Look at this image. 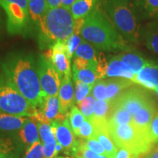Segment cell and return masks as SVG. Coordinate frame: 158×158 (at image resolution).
Returning <instances> with one entry per match:
<instances>
[{"mask_svg": "<svg viewBox=\"0 0 158 158\" xmlns=\"http://www.w3.org/2000/svg\"><path fill=\"white\" fill-rule=\"evenodd\" d=\"M5 76L19 92L37 108L45 95L41 89L37 64L34 54L25 51L9 52L0 62Z\"/></svg>", "mask_w": 158, "mask_h": 158, "instance_id": "6da1fadb", "label": "cell"}, {"mask_svg": "<svg viewBox=\"0 0 158 158\" xmlns=\"http://www.w3.org/2000/svg\"><path fill=\"white\" fill-rule=\"evenodd\" d=\"M80 35L98 50L126 51L130 49L126 40L115 28L100 5L84 19Z\"/></svg>", "mask_w": 158, "mask_h": 158, "instance_id": "7a4b0ae2", "label": "cell"}, {"mask_svg": "<svg viewBox=\"0 0 158 158\" xmlns=\"http://www.w3.org/2000/svg\"><path fill=\"white\" fill-rule=\"evenodd\" d=\"M39 26L40 46L50 48L56 42L66 41L73 34L75 19L70 10L61 6L48 9Z\"/></svg>", "mask_w": 158, "mask_h": 158, "instance_id": "3957f363", "label": "cell"}, {"mask_svg": "<svg viewBox=\"0 0 158 158\" xmlns=\"http://www.w3.org/2000/svg\"><path fill=\"white\" fill-rule=\"evenodd\" d=\"M101 5L122 37L131 43H138L141 31L131 0H102Z\"/></svg>", "mask_w": 158, "mask_h": 158, "instance_id": "277c9868", "label": "cell"}, {"mask_svg": "<svg viewBox=\"0 0 158 158\" xmlns=\"http://www.w3.org/2000/svg\"><path fill=\"white\" fill-rule=\"evenodd\" d=\"M108 128L110 138L118 149H125L143 156L154 147L151 140L138 130L133 123L108 124Z\"/></svg>", "mask_w": 158, "mask_h": 158, "instance_id": "5b68a950", "label": "cell"}, {"mask_svg": "<svg viewBox=\"0 0 158 158\" xmlns=\"http://www.w3.org/2000/svg\"><path fill=\"white\" fill-rule=\"evenodd\" d=\"M35 110L5 75H0V112L30 118Z\"/></svg>", "mask_w": 158, "mask_h": 158, "instance_id": "8992f818", "label": "cell"}, {"mask_svg": "<svg viewBox=\"0 0 158 158\" xmlns=\"http://www.w3.org/2000/svg\"><path fill=\"white\" fill-rule=\"evenodd\" d=\"M0 7L7 15V29L10 35L23 34L27 31L31 19L29 11L16 3L5 0H0Z\"/></svg>", "mask_w": 158, "mask_h": 158, "instance_id": "52a82bcc", "label": "cell"}, {"mask_svg": "<svg viewBox=\"0 0 158 158\" xmlns=\"http://www.w3.org/2000/svg\"><path fill=\"white\" fill-rule=\"evenodd\" d=\"M40 82L45 96H58L61 85L59 75L50 60L40 54L37 61Z\"/></svg>", "mask_w": 158, "mask_h": 158, "instance_id": "ba28073f", "label": "cell"}, {"mask_svg": "<svg viewBox=\"0 0 158 158\" xmlns=\"http://www.w3.org/2000/svg\"><path fill=\"white\" fill-rule=\"evenodd\" d=\"M152 100L147 90L134 86L124 89L112 101V106L124 108L133 116L141 108Z\"/></svg>", "mask_w": 158, "mask_h": 158, "instance_id": "9c48e42d", "label": "cell"}, {"mask_svg": "<svg viewBox=\"0 0 158 158\" xmlns=\"http://www.w3.org/2000/svg\"><path fill=\"white\" fill-rule=\"evenodd\" d=\"M68 117L69 115L60 112L58 96H45L30 118L35 122L51 124L54 122H63Z\"/></svg>", "mask_w": 158, "mask_h": 158, "instance_id": "30bf717a", "label": "cell"}, {"mask_svg": "<svg viewBox=\"0 0 158 158\" xmlns=\"http://www.w3.org/2000/svg\"><path fill=\"white\" fill-rule=\"evenodd\" d=\"M45 56L50 60L62 79L64 76H72L70 59L67 51L65 41H59L44 53Z\"/></svg>", "mask_w": 158, "mask_h": 158, "instance_id": "8fae6325", "label": "cell"}, {"mask_svg": "<svg viewBox=\"0 0 158 158\" xmlns=\"http://www.w3.org/2000/svg\"><path fill=\"white\" fill-rule=\"evenodd\" d=\"M94 128V135L101 143L108 158H114L118 152V148L114 143L108 132L107 118L92 117V119Z\"/></svg>", "mask_w": 158, "mask_h": 158, "instance_id": "7c38bea8", "label": "cell"}, {"mask_svg": "<svg viewBox=\"0 0 158 158\" xmlns=\"http://www.w3.org/2000/svg\"><path fill=\"white\" fill-rule=\"evenodd\" d=\"M158 112L157 106L154 100L141 108L133 115V124L143 135L150 139V125L153 118ZM151 140V139H150Z\"/></svg>", "mask_w": 158, "mask_h": 158, "instance_id": "4fadbf2b", "label": "cell"}, {"mask_svg": "<svg viewBox=\"0 0 158 158\" xmlns=\"http://www.w3.org/2000/svg\"><path fill=\"white\" fill-rule=\"evenodd\" d=\"M132 81L145 89L155 91L158 87V63L149 61L143 68L135 75Z\"/></svg>", "mask_w": 158, "mask_h": 158, "instance_id": "5bb4252c", "label": "cell"}, {"mask_svg": "<svg viewBox=\"0 0 158 158\" xmlns=\"http://www.w3.org/2000/svg\"><path fill=\"white\" fill-rule=\"evenodd\" d=\"M51 125L57 143L64 149H73L76 143V139L68 117L63 122H52Z\"/></svg>", "mask_w": 158, "mask_h": 158, "instance_id": "9a60e30c", "label": "cell"}, {"mask_svg": "<svg viewBox=\"0 0 158 158\" xmlns=\"http://www.w3.org/2000/svg\"><path fill=\"white\" fill-rule=\"evenodd\" d=\"M72 76H64L61 79V85L59 92V109L65 115H69L68 110L73 107L74 102V89L72 83Z\"/></svg>", "mask_w": 158, "mask_h": 158, "instance_id": "2e32d148", "label": "cell"}, {"mask_svg": "<svg viewBox=\"0 0 158 158\" xmlns=\"http://www.w3.org/2000/svg\"><path fill=\"white\" fill-rule=\"evenodd\" d=\"M35 122L38 128L40 137L42 141L45 158H55L56 157L55 147H56L57 141L54 134L52 132L51 125L49 124L43 123V122Z\"/></svg>", "mask_w": 158, "mask_h": 158, "instance_id": "e0dca14e", "label": "cell"}, {"mask_svg": "<svg viewBox=\"0 0 158 158\" xmlns=\"http://www.w3.org/2000/svg\"><path fill=\"white\" fill-rule=\"evenodd\" d=\"M135 74L117 55L112 56L108 62V68L106 77L109 78H123L132 81Z\"/></svg>", "mask_w": 158, "mask_h": 158, "instance_id": "ac0fdd59", "label": "cell"}, {"mask_svg": "<svg viewBox=\"0 0 158 158\" xmlns=\"http://www.w3.org/2000/svg\"><path fill=\"white\" fill-rule=\"evenodd\" d=\"M106 81V100L114 101L126 89L134 83L129 79L123 78H110Z\"/></svg>", "mask_w": 158, "mask_h": 158, "instance_id": "d6986e66", "label": "cell"}, {"mask_svg": "<svg viewBox=\"0 0 158 158\" xmlns=\"http://www.w3.org/2000/svg\"><path fill=\"white\" fill-rule=\"evenodd\" d=\"M117 56L135 75L138 73L149 61L136 51H126Z\"/></svg>", "mask_w": 158, "mask_h": 158, "instance_id": "ffe728a7", "label": "cell"}, {"mask_svg": "<svg viewBox=\"0 0 158 158\" xmlns=\"http://www.w3.org/2000/svg\"><path fill=\"white\" fill-rule=\"evenodd\" d=\"M28 118L0 112V132L13 133L20 130Z\"/></svg>", "mask_w": 158, "mask_h": 158, "instance_id": "44dd1931", "label": "cell"}, {"mask_svg": "<svg viewBox=\"0 0 158 158\" xmlns=\"http://www.w3.org/2000/svg\"><path fill=\"white\" fill-rule=\"evenodd\" d=\"M19 137L23 143L30 147L32 144L39 141V131L34 120L29 118L19 130Z\"/></svg>", "mask_w": 158, "mask_h": 158, "instance_id": "7402d4cb", "label": "cell"}, {"mask_svg": "<svg viewBox=\"0 0 158 158\" xmlns=\"http://www.w3.org/2000/svg\"><path fill=\"white\" fill-rule=\"evenodd\" d=\"M142 36L144 43L150 51L158 55V23H149L143 27Z\"/></svg>", "mask_w": 158, "mask_h": 158, "instance_id": "603a6c76", "label": "cell"}, {"mask_svg": "<svg viewBox=\"0 0 158 158\" xmlns=\"http://www.w3.org/2000/svg\"><path fill=\"white\" fill-rule=\"evenodd\" d=\"M97 6L93 0H76L70 10L75 20L86 19Z\"/></svg>", "mask_w": 158, "mask_h": 158, "instance_id": "cb8c5ba5", "label": "cell"}, {"mask_svg": "<svg viewBox=\"0 0 158 158\" xmlns=\"http://www.w3.org/2000/svg\"><path fill=\"white\" fill-rule=\"evenodd\" d=\"M29 11L31 19L34 23H39L44 19L48 10L46 0H28Z\"/></svg>", "mask_w": 158, "mask_h": 158, "instance_id": "d4e9b609", "label": "cell"}, {"mask_svg": "<svg viewBox=\"0 0 158 158\" xmlns=\"http://www.w3.org/2000/svg\"><path fill=\"white\" fill-rule=\"evenodd\" d=\"M108 124H133V116L127 110L118 106H112L109 115L107 118Z\"/></svg>", "mask_w": 158, "mask_h": 158, "instance_id": "484cf974", "label": "cell"}, {"mask_svg": "<svg viewBox=\"0 0 158 158\" xmlns=\"http://www.w3.org/2000/svg\"><path fill=\"white\" fill-rule=\"evenodd\" d=\"M98 54L99 53L96 51V48L93 45L84 40L81 45L78 47V48L76 49L73 56L74 58L80 57V58L86 59L91 64H93L97 66Z\"/></svg>", "mask_w": 158, "mask_h": 158, "instance_id": "4316f807", "label": "cell"}, {"mask_svg": "<svg viewBox=\"0 0 158 158\" xmlns=\"http://www.w3.org/2000/svg\"><path fill=\"white\" fill-rule=\"evenodd\" d=\"M133 5L146 18L156 16L158 13V0H133Z\"/></svg>", "mask_w": 158, "mask_h": 158, "instance_id": "83f0119b", "label": "cell"}, {"mask_svg": "<svg viewBox=\"0 0 158 158\" xmlns=\"http://www.w3.org/2000/svg\"><path fill=\"white\" fill-rule=\"evenodd\" d=\"M95 65L91 64L87 68L76 70H73V76L74 80L80 81L84 84L93 86L95 82L98 80L96 73Z\"/></svg>", "mask_w": 158, "mask_h": 158, "instance_id": "f1b7e54d", "label": "cell"}, {"mask_svg": "<svg viewBox=\"0 0 158 158\" xmlns=\"http://www.w3.org/2000/svg\"><path fill=\"white\" fill-rule=\"evenodd\" d=\"M0 158H18L16 149L11 138H0Z\"/></svg>", "mask_w": 158, "mask_h": 158, "instance_id": "f546056e", "label": "cell"}, {"mask_svg": "<svg viewBox=\"0 0 158 158\" xmlns=\"http://www.w3.org/2000/svg\"><path fill=\"white\" fill-rule=\"evenodd\" d=\"M69 120H70L71 128L75 135H76L80 127L86 120V118L77 106H73L69 114Z\"/></svg>", "mask_w": 158, "mask_h": 158, "instance_id": "4dcf8cb0", "label": "cell"}, {"mask_svg": "<svg viewBox=\"0 0 158 158\" xmlns=\"http://www.w3.org/2000/svg\"><path fill=\"white\" fill-rule=\"evenodd\" d=\"M96 102V99L92 94H89L84 100L81 102V103L78 104L80 110L85 118L87 119L91 120L93 117Z\"/></svg>", "mask_w": 158, "mask_h": 158, "instance_id": "1f68e13d", "label": "cell"}, {"mask_svg": "<svg viewBox=\"0 0 158 158\" xmlns=\"http://www.w3.org/2000/svg\"><path fill=\"white\" fill-rule=\"evenodd\" d=\"M75 83H76V89H75L74 102L78 105L89 95L93 86L86 84L78 80H75Z\"/></svg>", "mask_w": 158, "mask_h": 158, "instance_id": "d6a6232c", "label": "cell"}, {"mask_svg": "<svg viewBox=\"0 0 158 158\" xmlns=\"http://www.w3.org/2000/svg\"><path fill=\"white\" fill-rule=\"evenodd\" d=\"M111 101L107 100H97L93 117L108 118L110 110H111Z\"/></svg>", "mask_w": 158, "mask_h": 158, "instance_id": "836d02e7", "label": "cell"}, {"mask_svg": "<svg viewBox=\"0 0 158 158\" xmlns=\"http://www.w3.org/2000/svg\"><path fill=\"white\" fill-rule=\"evenodd\" d=\"M84 39L82 38L80 35L73 33L68 37L65 41V44H66L67 51H68V55L69 58L70 59L73 57V55L76 52V49L81 45Z\"/></svg>", "mask_w": 158, "mask_h": 158, "instance_id": "e575fe53", "label": "cell"}, {"mask_svg": "<svg viewBox=\"0 0 158 158\" xmlns=\"http://www.w3.org/2000/svg\"><path fill=\"white\" fill-rule=\"evenodd\" d=\"M83 147L88 149L90 151L100 155H106V151L101 145V143L98 141L96 138H88V139H81L79 141Z\"/></svg>", "mask_w": 158, "mask_h": 158, "instance_id": "d590c367", "label": "cell"}, {"mask_svg": "<svg viewBox=\"0 0 158 158\" xmlns=\"http://www.w3.org/2000/svg\"><path fill=\"white\" fill-rule=\"evenodd\" d=\"M92 95L97 100H106V84L104 79H100L93 85L92 89Z\"/></svg>", "mask_w": 158, "mask_h": 158, "instance_id": "8d00e7d4", "label": "cell"}, {"mask_svg": "<svg viewBox=\"0 0 158 158\" xmlns=\"http://www.w3.org/2000/svg\"><path fill=\"white\" fill-rule=\"evenodd\" d=\"M76 135L81 138V139H88V138H95L93 124H92L90 119L86 118L82 126L79 129Z\"/></svg>", "mask_w": 158, "mask_h": 158, "instance_id": "74e56055", "label": "cell"}, {"mask_svg": "<svg viewBox=\"0 0 158 158\" xmlns=\"http://www.w3.org/2000/svg\"><path fill=\"white\" fill-rule=\"evenodd\" d=\"M23 158H45L41 141H37L27 149Z\"/></svg>", "mask_w": 158, "mask_h": 158, "instance_id": "f35d334b", "label": "cell"}, {"mask_svg": "<svg viewBox=\"0 0 158 158\" xmlns=\"http://www.w3.org/2000/svg\"><path fill=\"white\" fill-rule=\"evenodd\" d=\"M108 68V61L106 60L105 54L102 52H99L97 64L96 73L98 80L106 78V72Z\"/></svg>", "mask_w": 158, "mask_h": 158, "instance_id": "ab89813d", "label": "cell"}, {"mask_svg": "<svg viewBox=\"0 0 158 158\" xmlns=\"http://www.w3.org/2000/svg\"><path fill=\"white\" fill-rule=\"evenodd\" d=\"M150 139L154 145L158 143V112L153 118L150 125Z\"/></svg>", "mask_w": 158, "mask_h": 158, "instance_id": "60d3db41", "label": "cell"}, {"mask_svg": "<svg viewBox=\"0 0 158 158\" xmlns=\"http://www.w3.org/2000/svg\"><path fill=\"white\" fill-rule=\"evenodd\" d=\"M143 156L125 149H118L114 158H141Z\"/></svg>", "mask_w": 158, "mask_h": 158, "instance_id": "b9f144b4", "label": "cell"}, {"mask_svg": "<svg viewBox=\"0 0 158 158\" xmlns=\"http://www.w3.org/2000/svg\"><path fill=\"white\" fill-rule=\"evenodd\" d=\"M91 64H91L89 62H88L87 60H86V59H84L83 58H80V57H76V58H74L73 64V70H81V69L86 68H87V67L90 66ZM93 65H94V64H93Z\"/></svg>", "mask_w": 158, "mask_h": 158, "instance_id": "7bdbcfd3", "label": "cell"}, {"mask_svg": "<svg viewBox=\"0 0 158 158\" xmlns=\"http://www.w3.org/2000/svg\"><path fill=\"white\" fill-rule=\"evenodd\" d=\"M142 158H158V145L153 147L149 152L144 155Z\"/></svg>", "mask_w": 158, "mask_h": 158, "instance_id": "ee69618b", "label": "cell"}, {"mask_svg": "<svg viewBox=\"0 0 158 158\" xmlns=\"http://www.w3.org/2000/svg\"><path fill=\"white\" fill-rule=\"evenodd\" d=\"M46 1L48 9L61 7V5H62V0H46Z\"/></svg>", "mask_w": 158, "mask_h": 158, "instance_id": "f6af8a7d", "label": "cell"}, {"mask_svg": "<svg viewBox=\"0 0 158 158\" xmlns=\"http://www.w3.org/2000/svg\"><path fill=\"white\" fill-rule=\"evenodd\" d=\"M76 0H62V5L61 6L64 8L70 10V7H72V5H73V3L76 2Z\"/></svg>", "mask_w": 158, "mask_h": 158, "instance_id": "bcb514c9", "label": "cell"}, {"mask_svg": "<svg viewBox=\"0 0 158 158\" xmlns=\"http://www.w3.org/2000/svg\"><path fill=\"white\" fill-rule=\"evenodd\" d=\"M62 148H63V147H62V146L60 145V144L58 143H56V147H55V149H56V155H57V153L60 152L62 151Z\"/></svg>", "mask_w": 158, "mask_h": 158, "instance_id": "7dc6e473", "label": "cell"}, {"mask_svg": "<svg viewBox=\"0 0 158 158\" xmlns=\"http://www.w3.org/2000/svg\"><path fill=\"white\" fill-rule=\"evenodd\" d=\"M3 28V19H2V15L1 10H0V33H1L2 30Z\"/></svg>", "mask_w": 158, "mask_h": 158, "instance_id": "c3c4849f", "label": "cell"}, {"mask_svg": "<svg viewBox=\"0 0 158 158\" xmlns=\"http://www.w3.org/2000/svg\"><path fill=\"white\" fill-rule=\"evenodd\" d=\"M94 2V3H95L96 5H100L101 4V1L102 0H93Z\"/></svg>", "mask_w": 158, "mask_h": 158, "instance_id": "681fc988", "label": "cell"}, {"mask_svg": "<svg viewBox=\"0 0 158 158\" xmlns=\"http://www.w3.org/2000/svg\"><path fill=\"white\" fill-rule=\"evenodd\" d=\"M155 92H157V95H158V87H157V88L156 89H155Z\"/></svg>", "mask_w": 158, "mask_h": 158, "instance_id": "f907efd6", "label": "cell"}, {"mask_svg": "<svg viewBox=\"0 0 158 158\" xmlns=\"http://www.w3.org/2000/svg\"><path fill=\"white\" fill-rule=\"evenodd\" d=\"M156 18H157V19H158V13H157V15H156Z\"/></svg>", "mask_w": 158, "mask_h": 158, "instance_id": "816d5d0a", "label": "cell"}, {"mask_svg": "<svg viewBox=\"0 0 158 158\" xmlns=\"http://www.w3.org/2000/svg\"><path fill=\"white\" fill-rule=\"evenodd\" d=\"M65 158H74V157H65Z\"/></svg>", "mask_w": 158, "mask_h": 158, "instance_id": "f5cc1de1", "label": "cell"}]
</instances>
